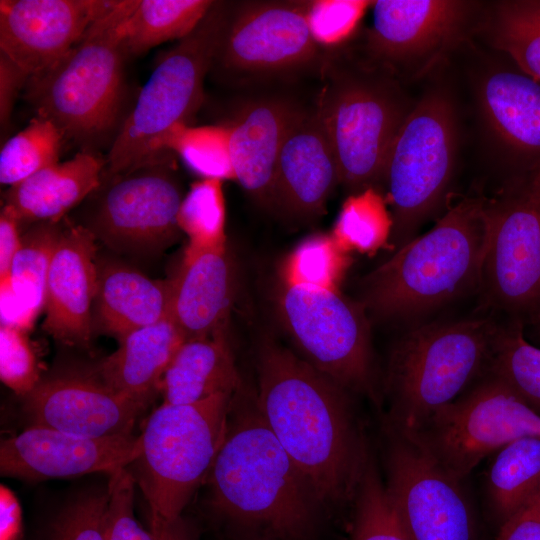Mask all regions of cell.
<instances>
[{"mask_svg":"<svg viewBox=\"0 0 540 540\" xmlns=\"http://www.w3.org/2000/svg\"><path fill=\"white\" fill-rule=\"evenodd\" d=\"M256 370L258 408L323 507L354 503L370 452L348 391L270 338Z\"/></svg>","mask_w":540,"mask_h":540,"instance_id":"6da1fadb","label":"cell"},{"mask_svg":"<svg viewBox=\"0 0 540 540\" xmlns=\"http://www.w3.org/2000/svg\"><path fill=\"white\" fill-rule=\"evenodd\" d=\"M204 482L210 513L237 540H308L324 508L243 384Z\"/></svg>","mask_w":540,"mask_h":540,"instance_id":"7a4b0ae2","label":"cell"},{"mask_svg":"<svg viewBox=\"0 0 540 540\" xmlns=\"http://www.w3.org/2000/svg\"><path fill=\"white\" fill-rule=\"evenodd\" d=\"M484 195L449 205L365 279V308L380 318L412 317L480 288L488 246Z\"/></svg>","mask_w":540,"mask_h":540,"instance_id":"3957f363","label":"cell"},{"mask_svg":"<svg viewBox=\"0 0 540 540\" xmlns=\"http://www.w3.org/2000/svg\"><path fill=\"white\" fill-rule=\"evenodd\" d=\"M500 325L474 318L421 325L392 350L385 381L390 403L386 428L417 432L491 368Z\"/></svg>","mask_w":540,"mask_h":540,"instance_id":"277c9868","label":"cell"},{"mask_svg":"<svg viewBox=\"0 0 540 540\" xmlns=\"http://www.w3.org/2000/svg\"><path fill=\"white\" fill-rule=\"evenodd\" d=\"M234 393H220L194 404L162 403L139 435L141 453L132 468L149 510L156 539L182 516L204 483L222 444Z\"/></svg>","mask_w":540,"mask_h":540,"instance_id":"5b68a950","label":"cell"},{"mask_svg":"<svg viewBox=\"0 0 540 540\" xmlns=\"http://www.w3.org/2000/svg\"><path fill=\"white\" fill-rule=\"evenodd\" d=\"M317 111L351 194L383 184L387 159L415 103L399 82L371 65H329Z\"/></svg>","mask_w":540,"mask_h":540,"instance_id":"8992f818","label":"cell"},{"mask_svg":"<svg viewBox=\"0 0 540 540\" xmlns=\"http://www.w3.org/2000/svg\"><path fill=\"white\" fill-rule=\"evenodd\" d=\"M127 4L115 1L64 58L27 81V98L37 116L52 121L64 137L93 141L116 122L125 56L120 24Z\"/></svg>","mask_w":540,"mask_h":540,"instance_id":"52a82bcc","label":"cell"},{"mask_svg":"<svg viewBox=\"0 0 540 540\" xmlns=\"http://www.w3.org/2000/svg\"><path fill=\"white\" fill-rule=\"evenodd\" d=\"M230 8L215 1L196 28L158 61L111 146V174H125L151 160L154 141L197 112Z\"/></svg>","mask_w":540,"mask_h":540,"instance_id":"ba28073f","label":"cell"},{"mask_svg":"<svg viewBox=\"0 0 540 540\" xmlns=\"http://www.w3.org/2000/svg\"><path fill=\"white\" fill-rule=\"evenodd\" d=\"M458 149V121L447 92L433 89L415 102L391 147L383 184L392 207L391 241L401 248L448 204Z\"/></svg>","mask_w":540,"mask_h":540,"instance_id":"9c48e42d","label":"cell"},{"mask_svg":"<svg viewBox=\"0 0 540 540\" xmlns=\"http://www.w3.org/2000/svg\"><path fill=\"white\" fill-rule=\"evenodd\" d=\"M488 246L479 290L510 319L540 322V162L486 199Z\"/></svg>","mask_w":540,"mask_h":540,"instance_id":"30bf717a","label":"cell"},{"mask_svg":"<svg viewBox=\"0 0 540 540\" xmlns=\"http://www.w3.org/2000/svg\"><path fill=\"white\" fill-rule=\"evenodd\" d=\"M278 309L304 360L348 392L379 403L370 328L362 303L336 290L285 281Z\"/></svg>","mask_w":540,"mask_h":540,"instance_id":"8fae6325","label":"cell"},{"mask_svg":"<svg viewBox=\"0 0 540 540\" xmlns=\"http://www.w3.org/2000/svg\"><path fill=\"white\" fill-rule=\"evenodd\" d=\"M527 436H540V414L489 371L404 437L462 481L487 455Z\"/></svg>","mask_w":540,"mask_h":540,"instance_id":"7c38bea8","label":"cell"},{"mask_svg":"<svg viewBox=\"0 0 540 540\" xmlns=\"http://www.w3.org/2000/svg\"><path fill=\"white\" fill-rule=\"evenodd\" d=\"M310 1L231 4L213 66L231 79L254 82L316 66L320 45L308 22Z\"/></svg>","mask_w":540,"mask_h":540,"instance_id":"4fadbf2b","label":"cell"},{"mask_svg":"<svg viewBox=\"0 0 540 540\" xmlns=\"http://www.w3.org/2000/svg\"><path fill=\"white\" fill-rule=\"evenodd\" d=\"M367 31L369 64L397 81L414 80L434 68L462 40L477 5L459 0L372 2Z\"/></svg>","mask_w":540,"mask_h":540,"instance_id":"5bb4252c","label":"cell"},{"mask_svg":"<svg viewBox=\"0 0 540 540\" xmlns=\"http://www.w3.org/2000/svg\"><path fill=\"white\" fill-rule=\"evenodd\" d=\"M390 503L410 540H474V518L461 481L404 436L386 428Z\"/></svg>","mask_w":540,"mask_h":540,"instance_id":"9a60e30c","label":"cell"},{"mask_svg":"<svg viewBox=\"0 0 540 540\" xmlns=\"http://www.w3.org/2000/svg\"><path fill=\"white\" fill-rule=\"evenodd\" d=\"M171 156L172 152L162 151L118 175L95 215L90 229L95 237L130 252L155 251L178 238L177 218L184 197Z\"/></svg>","mask_w":540,"mask_h":540,"instance_id":"2e32d148","label":"cell"},{"mask_svg":"<svg viewBox=\"0 0 540 540\" xmlns=\"http://www.w3.org/2000/svg\"><path fill=\"white\" fill-rule=\"evenodd\" d=\"M139 436L82 437L28 426L0 445L2 476L39 481L92 473L108 476L128 468L140 455Z\"/></svg>","mask_w":540,"mask_h":540,"instance_id":"e0dca14e","label":"cell"},{"mask_svg":"<svg viewBox=\"0 0 540 540\" xmlns=\"http://www.w3.org/2000/svg\"><path fill=\"white\" fill-rule=\"evenodd\" d=\"M115 1L1 0L0 50L28 76L54 67Z\"/></svg>","mask_w":540,"mask_h":540,"instance_id":"ac0fdd59","label":"cell"},{"mask_svg":"<svg viewBox=\"0 0 540 540\" xmlns=\"http://www.w3.org/2000/svg\"><path fill=\"white\" fill-rule=\"evenodd\" d=\"M25 397L29 426L90 438L131 435L148 406L114 391L93 373L40 380Z\"/></svg>","mask_w":540,"mask_h":540,"instance_id":"d6986e66","label":"cell"},{"mask_svg":"<svg viewBox=\"0 0 540 540\" xmlns=\"http://www.w3.org/2000/svg\"><path fill=\"white\" fill-rule=\"evenodd\" d=\"M95 239L89 228L62 229L51 259L43 329L67 345H86L91 339L98 284Z\"/></svg>","mask_w":540,"mask_h":540,"instance_id":"ffe728a7","label":"cell"},{"mask_svg":"<svg viewBox=\"0 0 540 540\" xmlns=\"http://www.w3.org/2000/svg\"><path fill=\"white\" fill-rule=\"evenodd\" d=\"M340 184L335 154L317 109L301 108L282 144L275 174V207L299 217H317Z\"/></svg>","mask_w":540,"mask_h":540,"instance_id":"44dd1931","label":"cell"},{"mask_svg":"<svg viewBox=\"0 0 540 540\" xmlns=\"http://www.w3.org/2000/svg\"><path fill=\"white\" fill-rule=\"evenodd\" d=\"M300 109L284 97L252 98L238 106L226 125L235 180L262 207H275L278 156Z\"/></svg>","mask_w":540,"mask_h":540,"instance_id":"7402d4cb","label":"cell"},{"mask_svg":"<svg viewBox=\"0 0 540 540\" xmlns=\"http://www.w3.org/2000/svg\"><path fill=\"white\" fill-rule=\"evenodd\" d=\"M172 280L169 317L185 341L227 328L235 294V270L227 245L185 251L181 269Z\"/></svg>","mask_w":540,"mask_h":540,"instance_id":"603a6c76","label":"cell"},{"mask_svg":"<svg viewBox=\"0 0 540 540\" xmlns=\"http://www.w3.org/2000/svg\"><path fill=\"white\" fill-rule=\"evenodd\" d=\"M477 101L493 140L506 152L540 162V82L506 69L485 73L477 85Z\"/></svg>","mask_w":540,"mask_h":540,"instance_id":"cb8c5ba5","label":"cell"},{"mask_svg":"<svg viewBox=\"0 0 540 540\" xmlns=\"http://www.w3.org/2000/svg\"><path fill=\"white\" fill-rule=\"evenodd\" d=\"M185 338L170 317L138 329L92 372L114 391L149 405Z\"/></svg>","mask_w":540,"mask_h":540,"instance_id":"d4e9b609","label":"cell"},{"mask_svg":"<svg viewBox=\"0 0 540 540\" xmlns=\"http://www.w3.org/2000/svg\"><path fill=\"white\" fill-rule=\"evenodd\" d=\"M172 291V279L153 280L125 266H107L98 273L97 321L120 342L169 317Z\"/></svg>","mask_w":540,"mask_h":540,"instance_id":"484cf974","label":"cell"},{"mask_svg":"<svg viewBox=\"0 0 540 540\" xmlns=\"http://www.w3.org/2000/svg\"><path fill=\"white\" fill-rule=\"evenodd\" d=\"M104 164L90 152H79L11 186L6 204L20 221L56 223L100 186Z\"/></svg>","mask_w":540,"mask_h":540,"instance_id":"4316f807","label":"cell"},{"mask_svg":"<svg viewBox=\"0 0 540 540\" xmlns=\"http://www.w3.org/2000/svg\"><path fill=\"white\" fill-rule=\"evenodd\" d=\"M242 381L227 328L205 338L186 340L168 366L161 384L163 403L194 404L220 393H235Z\"/></svg>","mask_w":540,"mask_h":540,"instance_id":"83f0119b","label":"cell"},{"mask_svg":"<svg viewBox=\"0 0 540 540\" xmlns=\"http://www.w3.org/2000/svg\"><path fill=\"white\" fill-rule=\"evenodd\" d=\"M62 229L41 222L22 236L8 281L0 286L1 324L27 331L44 309L47 276Z\"/></svg>","mask_w":540,"mask_h":540,"instance_id":"f1b7e54d","label":"cell"},{"mask_svg":"<svg viewBox=\"0 0 540 540\" xmlns=\"http://www.w3.org/2000/svg\"><path fill=\"white\" fill-rule=\"evenodd\" d=\"M211 0H128L120 24L125 55H141L164 42L183 39L205 17Z\"/></svg>","mask_w":540,"mask_h":540,"instance_id":"f546056e","label":"cell"},{"mask_svg":"<svg viewBox=\"0 0 540 540\" xmlns=\"http://www.w3.org/2000/svg\"><path fill=\"white\" fill-rule=\"evenodd\" d=\"M491 507L504 522L540 490V436H527L497 451L487 471Z\"/></svg>","mask_w":540,"mask_h":540,"instance_id":"4dcf8cb0","label":"cell"},{"mask_svg":"<svg viewBox=\"0 0 540 540\" xmlns=\"http://www.w3.org/2000/svg\"><path fill=\"white\" fill-rule=\"evenodd\" d=\"M491 45L540 82V0L496 2L486 24Z\"/></svg>","mask_w":540,"mask_h":540,"instance_id":"1f68e13d","label":"cell"},{"mask_svg":"<svg viewBox=\"0 0 540 540\" xmlns=\"http://www.w3.org/2000/svg\"><path fill=\"white\" fill-rule=\"evenodd\" d=\"M162 151L178 154L192 170L204 178L235 180L226 126L175 125L154 141L151 158Z\"/></svg>","mask_w":540,"mask_h":540,"instance_id":"d6a6232c","label":"cell"},{"mask_svg":"<svg viewBox=\"0 0 540 540\" xmlns=\"http://www.w3.org/2000/svg\"><path fill=\"white\" fill-rule=\"evenodd\" d=\"M49 119L36 116L11 137L0 152V182L14 186L38 171L59 162L64 139Z\"/></svg>","mask_w":540,"mask_h":540,"instance_id":"836d02e7","label":"cell"},{"mask_svg":"<svg viewBox=\"0 0 540 540\" xmlns=\"http://www.w3.org/2000/svg\"><path fill=\"white\" fill-rule=\"evenodd\" d=\"M490 371L540 414V348L524 336V323L500 325Z\"/></svg>","mask_w":540,"mask_h":540,"instance_id":"e575fe53","label":"cell"},{"mask_svg":"<svg viewBox=\"0 0 540 540\" xmlns=\"http://www.w3.org/2000/svg\"><path fill=\"white\" fill-rule=\"evenodd\" d=\"M392 227L384 197L379 190L370 188L346 199L332 236L348 252L373 253L387 244Z\"/></svg>","mask_w":540,"mask_h":540,"instance_id":"d590c367","label":"cell"},{"mask_svg":"<svg viewBox=\"0 0 540 540\" xmlns=\"http://www.w3.org/2000/svg\"><path fill=\"white\" fill-rule=\"evenodd\" d=\"M177 220L180 230L189 238L185 251L225 246L222 180L204 178L195 182L182 200Z\"/></svg>","mask_w":540,"mask_h":540,"instance_id":"8d00e7d4","label":"cell"},{"mask_svg":"<svg viewBox=\"0 0 540 540\" xmlns=\"http://www.w3.org/2000/svg\"><path fill=\"white\" fill-rule=\"evenodd\" d=\"M354 503L351 540H410L390 503L371 454Z\"/></svg>","mask_w":540,"mask_h":540,"instance_id":"74e56055","label":"cell"},{"mask_svg":"<svg viewBox=\"0 0 540 540\" xmlns=\"http://www.w3.org/2000/svg\"><path fill=\"white\" fill-rule=\"evenodd\" d=\"M349 261L348 251L332 235H315L290 256L285 281L338 291Z\"/></svg>","mask_w":540,"mask_h":540,"instance_id":"f35d334b","label":"cell"},{"mask_svg":"<svg viewBox=\"0 0 540 540\" xmlns=\"http://www.w3.org/2000/svg\"><path fill=\"white\" fill-rule=\"evenodd\" d=\"M108 499V486L72 498L49 521L42 540H105Z\"/></svg>","mask_w":540,"mask_h":540,"instance_id":"ab89813d","label":"cell"},{"mask_svg":"<svg viewBox=\"0 0 540 540\" xmlns=\"http://www.w3.org/2000/svg\"><path fill=\"white\" fill-rule=\"evenodd\" d=\"M135 479L128 468L109 475V499L104 516L105 540H157L134 512Z\"/></svg>","mask_w":540,"mask_h":540,"instance_id":"60d3db41","label":"cell"},{"mask_svg":"<svg viewBox=\"0 0 540 540\" xmlns=\"http://www.w3.org/2000/svg\"><path fill=\"white\" fill-rule=\"evenodd\" d=\"M0 377L10 389L24 396L40 382L36 356L25 330L1 324Z\"/></svg>","mask_w":540,"mask_h":540,"instance_id":"b9f144b4","label":"cell"},{"mask_svg":"<svg viewBox=\"0 0 540 540\" xmlns=\"http://www.w3.org/2000/svg\"><path fill=\"white\" fill-rule=\"evenodd\" d=\"M371 1H310L308 22L320 46H334L347 39L357 28Z\"/></svg>","mask_w":540,"mask_h":540,"instance_id":"7bdbcfd3","label":"cell"},{"mask_svg":"<svg viewBox=\"0 0 540 540\" xmlns=\"http://www.w3.org/2000/svg\"><path fill=\"white\" fill-rule=\"evenodd\" d=\"M496 540H540V490L502 522Z\"/></svg>","mask_w":540,"mask_h":540,"instance_id":"ee69618b","label":"cell"},{"mask_svg":"<svg viewBox=\"0 0 540 540\" xmlns=\"http://www.w3.org/2000/svg\"><path fill=\"white\" fill-rule=\"evenodd\" d=\"M19 223L13 208L6 204L0 214V286L7 283L12 262L21 247Z\"/></svg>","mask_w":540,"mask_h":540,"instance_id":"f6af8a7d","label":"cell"},{"mask_svg":"<svg viewBox=\"0 0 540 540\" xmlns=\"http://www.w3.org/2000/svg\"><path fill=\"white\" fill-rule=\"evenodd\" d=\"M29 76L0 52V121L1 127L7 125L17 95Z\"/></svg>","mask_w":540,"mask_h":540,"instance_id":"bcb514c9","label":"cell"},{"mask_svg":"<svg viewBox=\"0 0 540 540\" xmlns=\"http://www.w3.org/2000/svg\"><path fill=\"white\" fill-rule=\"evenodd\" d=\"M20 509L17 500L1 488V540H16L20 533Z\"/></svg>","mask_w":540,"mask_h":540,"instance_id":"7dc6e473","label":"cell"},{"mask_svg":"<svg viewBox=\"0 0 540 540\" xmlns=\"http://www.w3.org/2000/svg\"><path fill=\"white\" fill-rule=\"evenodd\" d=\"M157 540H200V537L195 524L180 516L162 530Z\"/></svg>","mask_w":540,"mask_h":540,"instance_id":"c3c4849f","label":"cell"}]
</instances>
